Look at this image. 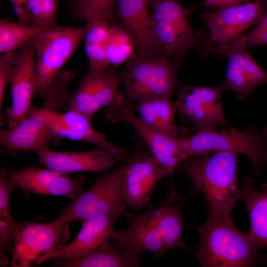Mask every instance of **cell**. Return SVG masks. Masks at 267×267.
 Masks as SVG:
<instances>
[{
	"label": "cell",
	"mask_w": 267,
	"mask_h": 267,
	"mask_svg": "<svg viewBox=\"0 0 267 267\" xmlns=\"http://www.w3.org/2000/svg\"><path fill=\"white\" fill-rule=\"evenodd\" d=\"M105 111L106 117L111 122H125L135 129L151 154L168 171V178L171 179L177 165L185 159L179 138L171 137L148 126L125 97L105 108Z\"/></svg>",
	"instance_id": "cell-10"
},
{
	"label": "cell",
	"mask_w": 267,
	"mask_h": 267,
	"mask_svg": "<svg viewBox=\"0 0 267 267\" xmlns=\"http://www.w3.org/2000/svg\"><path fill=\"white\" fill-rule=\"evenodd\" d=\"M110 32L111 25L108 21H100L90 25L85 36L86 43L104 45L109 37Z\"/></svg>",
	"instance_id": "cell-35"
},
{
	"label": "cell",
	"mask_w": 267,
	"mask_h": 267,
	"mask_svg": "<svg viewBox=\"0 0 267 267\" xmlns=\"http://www.w3.org/2000/svg\"><path fill=\"white\" fill-rule=\"evenodd\" d=\"M247 46L267 44V12L257 25L248 34L245 35Z\"/></svg>",
	"instance_id": "cell-36"
},
{
	"label": "cell",
	"mask_w": 267,
	"mask_h": 267,
	"mask_svg": "<svg viewBox=\"0 0 267 267\" xmlns=\"http://www.w3.org/2000/svg\"><path fill=\"white\" fill-rule=\"evenodd\" d=\"M85 51L91 73H100L106 70L110 61L104 45L85 43Z\"/></svg>",
	"instance_id": "cell-33"
},
{
	"label": "cell",
	"mask_w": 267,
	"mask_h": 267,
	"mask_svg": "<svg viewBox=\"0 0 267 267\" xmlns=\"http://www.w3.org/2000/svg\"><path fill=\"white\" fill-rule=\"evenodd\" d=\"M247 47L245 35H242L224 47L212 49L209 53L220 54L226 57L228 61L240 67L257 86L267 84V72L254 59Z\"/></svg>",
	"instance_id": "cell-24"
},
{
	"label": "cell",
	"mask_w": 267,
	"mask_h": 267,
	"mask_svg": "<svg viewBox=\"0 0 267 267\" xmlns=\"http://www.w3.org/2000/svg\"><path fill=\"white\" fill-rule=\"evenodd\" d=\"M104 47L110 64L129 61L137 54L134 39L122 25L111 26L110 34Z\"/></svg>",
	"instance_id": "cell-28"
},
{
	"label": "cell",
	"mask_w": 267,
	"mask_h": 267,
	"mask_svg": "<svg viewBox=\"0 0 267 267\" xmlns=\"http://www.w3.org/2000/svg\"><path fill=\"white\" fill-rule=\"evenodd\" d=\"M142 121L155 130L178 139L183 137L177 127L175 102L167 97H154L132 105Z\"/></svg>",
	"instance_id": "cell-21"
},
{
	"label": "cell",
	"mask_w": 267,
	"mask_h": 267,
	"mask_svg": "<svg viewBox=\"0 0 267 267\" xmlns=\"http://www.w3.org/2000/svg\"><path fill=\"white\" fill-rule=\"evenodd\" d=\"M60 173L48 168L29 167L20 171H11L9 176L14 179L16 187L22 189L25 195L34 193L47 195L49 187Z\"/></svg>",
	"instance_id": "cell-26"
},
{
	"label": "cell",
	"mask_w": 267,
	"mask_h": 267,
	"mask_svg": "<svg viewBox=\"0 0 267 267\" xmlns=\"http://www.w3.org/2000/svg\"><path fill=\"white\" fill-rule=\"evenodd\" d=\"M40 164L62 173L92 172L103 173L119 161L110 151L99 148L84 152H62L49 146L37 151Z\"/></svg>",
	"instance_id": "cell-19"
},
{
	"label": "cell",
	"mask_w": 267,
	"mask_h": 267,
	"mask_svg": "<svg viewBox=\"0 0 267 267\" xmlns=\"http://www.w3.org/2000/svg\"><path fill=\"white\" fill-rule=\"evenodd\" d=\"M266 12L264 5L259 1L203 12L200 17L207 25L209 33L208 41L200 46L203 54L205 55L213 48L230 44L248 29L257 24Z\"/></svg>",
	"instance_id": "cell-9"
},
{
	"label": "cell",
	"mask_w": 267,
	"mask_h": 267,
	"mask_svg": "<svg viewBox=\"0 0 267 267\" xmlns=\"http://www.w3.org/2000/svg\"><path fill=\"white\" fill-rule=\"evenodd\" d=\"M16 184L9 176L5 168L0 169V265L8 264V252L12 253L14 246L12 241L14 234L21 223L13 219L10 209V197Z\"/></svg>",
	"instance_id": "cell-23"
},
{
	"label": "cell",
	"mask_w": 267,
	"mask_h": 267,
	"mask_svg": "<svg viewBox=\"0 0 267 267\" xmlns=\"http://www.w3.org/2000/svg\"><path fill=\"white\" fill-rule=\"evenodd\" d=\"M125 164L123 187L125 206L135 210L151 208V198L158 182L168 171L149 152L136 146Z\"/></svg>",
	"instance_id": "cell-12"
},
{
	"label": "cell",
	"mask_w": 267,
	"mask_h": 267,
	"mask_svg": "<svg viewBox=\"0 0 267 267\" xmlns=\"http://www.w3.org/2000/svg\"><path fill=\"white\" fill-rule=\"evenodd\" d=\"M222 85L225 90H233L242 100L250 95L257 87L243 70L229 61L227 64L225 81Z\"/></svg>",
	"instance_id": "cell-31"
},
{
	"label": "cell",
	"mask_w": 267,
	"mask_h": 267,
	"mask_svg": "<svg viewBox=\"0 0 267 267\" xmlns=\"http://www.w3.org/2000/svg\"><path fill=\"white\" fill-rule=\"evenodd\" d=\"M26 5L31 25L41 29H47L40 0H27Z\"/></svg>",
	"instance_id": "cell-37"
},
{
	"label": "cell",
	"mask_w": 267,
	"mask_h": 267,
	"mask_svg": "<svg viewBox=\"0 0 267 267\" xmlns=\"http://www.w3.org/2000/svg\"><path fill=\"white\" fill-rule=\"evenodd\" d=\"M54 267H135L113 242L104 243L95 252L78 261L55 259Z\"/></svg>",
	"instance_id": "cell-25"
},
{
	"label": "cell",
	"mask_w": 267,
	"mask_h": 267,
	"mask_svg": "<svg viewBox=\"0 0 267 267\" xmlns=\"http://www.w3.org/2000/svg\"><path fill=\"white\" fill-rule=\"evenodd\" d=\"M125 164L97 178L94 184L63 209L54 221L63 224L106 215H121L126 208L123 182Z\"/></svg>",
	"instance_id": "cell-8"
},
{
	"label": "cell",
	"mask_w": 267,
	"mask_h": 267,
	"mask_svg": "<svg viewBox=\"0 0 267 267\" xmlns=\"http://www.w3.org/2000/svg\"><path fill=\"white\" fill-rule=\"evenodd\" d=\"M120 84L117 74L112 70L89 72L68 99L69 109L92 119L99 110L124 97V93L119 89Z\"/></svg>",
	"instance_id": "cell-15"
},
{
	"label": "cell",
	"mask_w": 267,
	"mask_h": 267,
	"mask_svg": "<svg viewBox=\"0 0 267 267\" xmlns=\"http://www.w3.org/2000/svg\"><path fill=\"white\" fill-rule=\"evenodd\" d=\"M42 109L52 135L93 144L110 151L119 161L127 160L129 150L108 140L103 134L93 128L91 119L87 116L69 109L63 113Z\"/></svg>",
	"instance_id": "cell-17"
},
{
	"label": "cell",
	"mask_w": 267,
	"mask_h": 267,
	"mask_svg": "<svg viewBox=\"0 0 267 267\" xmlns=\"http://www.w3.org/2000/svg\"><path fill=\"white\" fill-rule=\"evenodd\" d=\"M253 178H245L240 188L241 200L246 206L250 218L251 237L264 249L267 248V189L253 187Z\"/></svg>",
	"instance_id": "cell-22"
},
{
	"label": "cell",
	"mask_w": 267,
	"mask_h": 267,
	"mask_svg": "<svg viewBox=\"0 0 267 267\" xmlns=\"http://www.w3.org/2000/svg\"><path fill=\"white\" fill-rule=\"evenodd\" d=\"M234 152L218 151L204 157L191 156L179 163L174 173L191 179L195 189L206 200L209 214L230 216L241 200L237 184V155Z\"/></svg>",
	"instance_id": "cell-2"
},
{
	"label": "cell",
	"mask_w": 267,
	"mask_h": 267,
	"mask_svg": "<svg viewBox=\"0 0 267 267\" xmlns=\"http://www.w3.org/2000/svg\"><path fill=\"white\" fill-rule=\"evenodd\" d=\"M90 25L77 28L56 26L33 40L36 52V93L45 97L50 84L79 45Z\"/></svg>",
	"instance_id": "cell-7"
},
{
	"label": "cell",
	"mask_w": 267,
	"mask_h": 267,
	"mask_svg": "<svg viewBox=\"0 0 267 267\" xmlns=\"http://www.w3.org/2000/svg\"><path fill=\"white\" fill-rule=\"evenodd\" d=\"M245 0H231L233 4H239Z\"/></svg>",
	"instance_id": "cell-40"
},
{
	"label": "cell",
	"mask_w": 267,
	"mask_h": 267,
	"mask_svg": "<svg viewBox=\"0 0 267 267\" xmlns=\"http://www.w3.org/2000/svg\"><path fill=\"white\" fill-rule=\"evenodd\" d=\"M67 224L26 222L13 237L11 267H29L46 251L64 245L69 237Z\"/></svg>",
	"instance_id": "cell-13"
},
{
	"label": "cell",
	"mask_w": 267,
	"mask_h": 267,
	"mask_svg": "<svg viewBox=\"0 0 267 267\" xmlns=\"http://www.w3.org/2000/svg\"><path fill=\"white\" fill-rule=\"evenodd\" d=\"M177 111L182 120L188 123L196 133L215 130L225 123L222 102L225 90L222 85L199 87L179 85Z\"/></svg>",
	"instance_id": "cell-11"
},
{
	"label": "cell",
	"mask_w": 267,
	"mask_h": 267,
	"mask_svg": "<svg viewBox=\"0 0 267 267\" xmlns=\"http://www.w3.org/2000/svg\"><path fill=\"white\" fill-rule=\"evenodd\" d=\"M179 61L137 53L117 76L131 105L154 97L171 98L177 87Z\"/></svg>",
	"instance_id": "cell-4"
},
{
	"label": "cell",
	"mask_w": 267,
	"mask_h": 267,
	"mask_svg": "<svg viewBox=\"0 0 267 267\" xmlns=\"http://www.w3.org/2000/svg\"><path fill=\"white\" fill-rule=\"evenodd\" d=\"M43 29L2 19L0 21V53L16 52L22 48Z\"/></svg>",
	"instance_id": "cell-27"
},
{
	"label": "cell",
	"mask_w": 267,
	"mask_h": 267,
	"mask_svg": "<svg viewBox=\"0 0 267 267\" xmlns=\"http://www.w3.org/2000/svg\"><path fill=\"white\" fill-rule=\"evenodd\" d=\"M179 198L171 187L169 195L159 205L138 214L123 211L129 227L123 231H114L112 239L135 267L140 265L145 252L149 251L160 259L171 249L191 251L182 237L186 224L182 208L186 200L180 201Z\"/></svg>",
	"instance_id": "cell-1"
},
{
	"label": "cell",
	"mask_w": 267,
	"mask_h": 267,
	"mask_svg": "<svg viewBox=\"0 0 267 267\" xmlns=\"http://www.w3.org/2000/svg\"><path fill=\"white\" fill-rule=\"evenodd\" d=\"M149 6V0H116L114 14L134 39L138 54L165 57L153 36Z\"/></svg>",
	"instance_id": "cell-18"
},
{
	"label": "cell",
	"mask_w": 267,
	"mask_h": 267,
	"mask_svg": "<svg viewBox=\"0 0 267 267\" xmlns=\"http://www.w3.org/2000/svg\"><path fill=\"white\" fill-rule=\"evenodd\" d=\"M17 52L1 53L0 56V109L6 87L11 82Z\"/></svg>",
	"instance_id": "cell-34"
},
{
	"label": "cell",
	"mask_w": 267,
	"mask_h": 267,
	"mask_svg": "<svg viewBox=\"0 0 267 267\" xmlns=\"http://www.w3.org/2000/svg\"><path fill=\"white\" fill-rule=\"evenodd\" d=\"M119 215H102L85 221L82 223L80 231L71 243L46 251L39 258L35 265L55 259L78 261L94 253L112 238L115 231L114 224Z\"/></svg>",
	"instance_id": "cell-14"
},
{
	"label": "cell",
	"mask_w": 267,
	"mask_h": 267,
	"mask_svg": "<svg viewBox=\"0 0 267 267\" xmlns=\"http://www.w3.org/2000/svg\"><path fill=\"white\" fill-rule=\"evenodd\" d=\"M263 158H264L267 163V152L264 154Z\"/></svg>",
	"instance_id": "cell-41"
},
{
	"label": "cell",
	"mask_w": 267,
	"mask_h": 267,
	"mask_svg": "<svg viewBox=\"0 0 267 267\" xmlns=\"http://www.w3.org/2000/svg\"><path fill=\"white\" fill-rule=\"evenodd\" d=\"M75 76L72 71H61L48 88L43 109L52 112H59L67 101L68 89Z\"/></svg>",
	"instance_id": "cell-30"
},
{
	"label": "cell",
	"mask_w": 267,
	"mask_h": 267,
	"mask_svg": "<svg viewBox=\"0 0 267 267\" xmlns=\"http://www.w3.org/2000/svg\"><path fill=\"white\" fill-rule=\"evenodd\" d=\"M196 256L201 267H254L263 264L264 249L250 236L235 226L230 216L209 214L200 226Z\"/></svg>",
	"instance_id": "cell-3"
},
{
	"label": "cell",
	"mask_w": 267,
	"mask_h": 267,
	"mask_svg": "<svg viewBox=\"0 0 267 267\" xmlns=\"http://www.w3.org/2000/svg\"><path fill=\"white\" fill-rule=\"evenodd\" d=\"M36 52L33 41L17 52L11 83L12 104L7 111L9 128L25 119L36 93Z\"/></svg>",
	"instance_id": "cell-16"
},
{
	"label": "cell",
	"mask_w": 267,
	"mask_h": 267,
	"mask_svg": "<svg viewBox=\"0 0 267 267\" xmlns=\"http://www.w3.org/2000/svg\"><path fill=\"white\" fill-rule=\"evenodd\" d=\"M205 2L209 6L222 8L229 5H234L231 0H204Z\"/></svg>",
	"instance_id": "cell-39"
},
{
	"label": "cell",
	"mask_w": 267,
	"mask_h": 267,
	"mask_svg": "<svg viewBox=\"0 0 267 267\" xmlns=\"http://www.w3.org/2000/svg\"><path fill=\"white\" fill-rule=\"evenodd\" d=\"M41 109L31 110L27 117L15 126L0 132L1 144L10 152L37 151L49 146L52 136Z\"/></svg>",
	"instance_id": "cell-20"
},
{
	"label": "cell",
	"mask_w": 267,
	"mask_h": 267,
	"mask_svg": "<svg viewBox=\"0 0 267 267\" xmlns=\"http://www.w3.org/2000/svg\"><path fill=\"white\" fill-rule=\"evenodd\" d=\"M149 6L154 38L168 57L180 59L191 48L208 41V34L193 29L189 10L177 0H149Z\"/></svg>",
	"instance_id": "cell-6"
},
{
	"label": "cell",
	"mask_w": 267,
	"mask_h": 267,
	"mask_svg": "<svg viewBox=\"0 0 267 267\" xmlns=\"http://www.w3.org/2000/svg\"><path fill=\"white\" fill-rule=\"evenodd\" d=\"M72 16L86 24L108 21L114 14L116 0H69Z\"/></svg>",
	"instance_id": "cell-29"
},
{
	"label": "cell",
	"mask_w": 267,
	"mask_h": 267,
	"mask_svg": "<svg viewBox=\"0 0 267 267\" xmlns=\"http://www.w3.org/2000/svg\"><path fill=\"white\" fill-rule=\"evenodd\" d=\"M40 2L46 28L47 29L56 26L57 0H40Z\"/></svg>",
	"instance_id": "cell-38"
},
{
	"label": "cell",
	"mask_w": 267,
	"mask_h": 267,
	"mask_svg": "<svg viewBox=\"0 0 267 267\" xmlns=\"http://www.w3.org/2000/svg\"><path fill=\"white\" fill-rule=\"evenodd\" d=\"M185 158L204 157L218 151L234 152L245 155L256 175H261V161L267 152V127L259 129L249 126L243 130L233 127L217 132L205 131L180 138Z\"/></svg>",
	"instance_id": "cell-5"
},
{
	"label": "cell",
	"mask_w": 267,
	"mask_h": 267,
	"mask_svg": "<svg viewBox=\"0 0 267 267\" xmlns=\"http://www.w3.org/2000/svg\"><path fill=\"white\" fill-rule=\"evenodd\" d=\"M86 183V178L84 175L73 177L68 173H62L49 187L47 195H64L72 200L83 193Z\"/></svg>",
	"instance_id": "cell-32"
}]
</instances>
